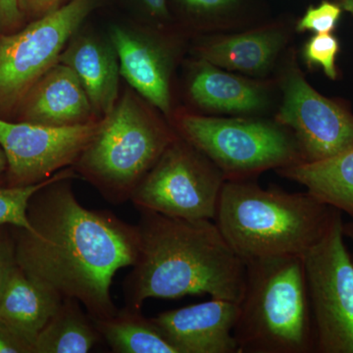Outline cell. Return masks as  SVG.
Wrapping results in <instances>:
<instances>
[{"instance_id":"cell-25","label":"cell","mask_w":353,"mask_h":353,"mask_svg":"<svg viewBox=\"0 0 353 353\" xmlns=\"http://www.w3.org/2000/svg\"><path fill=\"white\" fill-rule=\"evenodd\" d=\"M343 9L332 0H322L318 6H311L297 21L296 32L314 34L334 32L340 22Z\"/></svg>"},{"instance_id":"cell-31","label":"cell","mask_w":353,"mask_h":353,"mask_svg":"<svg viewBox=\"0 0 353 353\" xmlns=\"http://www.w3.org/2000/svg\"><path fill=\"white\" fill-rule=\"evenodd\" d=\"M343 234H345V238L352 241L353 248V220L350 219V222L347 223L343 222ZM352 257L353 260V250Z\"/></svg>"},{"instance_id":"cell-27","label":"cell","mask_w":353,"mask_h":353,"mask_svg":"<svg viewBox=\"0 0 353 353\" xmlns=\"http://www.w3.org/2000/svg\"><path fill=\"white\" fill-rule=\"evenodd\" d=\"M0 353H34V347L0 321Z\"/></svg>"},{"instance_id":"cell-1","label":"cell","mask_w":353,"mask_h":353,"mask_svg":"<svg viewBox=\"0 0 353 353\" xmlns=\"http://www.w3.org/2000/svg\"><path fill=\"white\" fill-rule=\"evenodd\" d=\"M73 168L58 172L28 203L30 229L12 226L17 265L61 299H76L94 320L117 312L111 285L138 256V227L110 211L83 206L72 188Z\"/></svg>"},{"instance_id":"cell-23","label":"cell","mask_w":353,"mask_h":353,"mask_svg":"<svg viewBox=\"0 0 353 353\" xmlns=\"http://www.w3.org/2000/svg\"><path fill=\"white\" fill-rule=\"evenodd\" d=\"M341 51L339 39L333 34H315L303 44L301 57L309 67H316L336 81L339 77L336 58Z\"/></svg>"},{"instance_id":"cell-9","label":"cell","mask_w":353,"mask_h":353,"mask_svg":"<svg viewBox=\"0 0 353 353\" xmlns=\"http://www.w3.org/2000/svg\"><path fill=\"white\" fill-rule=\"evenodd\" d=\"M95 2L71 0L22 31L0 37V109L21 103L34 83L58 63Z\"/></svg>"},{"instance_id":"cell-11","label":"cell","mask_w":353,"mask_h":353,"mask_svg":"<svg viewBox=\"0 0 353 353\" xmlns=\"http://www.w3.org/2000/svg\"><path fill=\"white\" fill-rule=\"evenodd\" d=\"M101 126V119L68 127L8 122L0 118V146L7 159V185H37L76 163Z\"/></svg>"},{"instance_id":"cell-7","label":"cell","mask_w":353,"mask_h":353,"mask_svg":"<svg viewBox=\"0 0 353 353\" xmlns=\"http://www.w3.org/2000/svg\"><path fill=\"white\" fill-rule=\"evenodd\" d=\"M223 172L176 134L132 192L138 210L187 220H213L226 182Z\"/></svg>"},{"instance_id":"cell-3","label":"cell","mask_w":353,"mask_h":353,"mask_svg":"<svg viewBox=\"0 0 353 353\" xmlns=\"http://www.w3.org/2000/svg\"><path fill=\"white\" fill-rule=\"evenodd\" d=\"M338 209L308 192L265 190L252 180L226 181L214 222L245 260L303 256L328 231Z\"/></svg>"},{"instance_id":"cell-19","label":"cell","mask_w":353,"mask_h":353,"mask_svg":"<svg viewBox=\"0 0 353 353\" xmlns=\"http://www.w3.org/2000/svg\"><path fill=\"white\" fill-rule=\"evenodd\" d=\"M306 192L353 220V145L322 161L297 163L277 170Z\"/></svg>"},{"instance_id":"cell-13","label":"cell","mask_w":353,"mask_h":353,"mask_svg":"<svg viewBox=\"0 0 353 353\" xmlns=\"http://www.w3.org/2000/svg\"><path fill=\"white\" fill-rule=\"evenodd\" d=\"M109 41L117 53L121 76L146 102L169 117L174 65L169 46L155 37L121 26L111 28Z\"/></svg>"},{"instance_id":"cell-33","label":"cell","mask_w":353,"mask_h":353,"mask_svg":"<svg viewBox=\"0 0 353 353\" xmlns=\"http://www.w3.org/2000/svg\"><path fill=\"white\" fill-rule=\"evenodd\" d=\"M6 171L7 159L6 153H4L3 150H2L1 146H0V175H1V174L6 173Z\"/></svg>"},{"instance_id":"cell-22","label":"cell","mask_w":353,"mask_h":353,"mask_svg":"<svg viewBox=\"0 0 353 353\" xmlns=\"http://www.w3.org/2000/svg\"><path fill=\"white\" fill-rule=\"evenodd\" d=\"M55 174V175H57ZM55 175L37 185L12 187L0 183V226L10 225L30 229L27 218L28 203L34 192L50 183Z\"/></svg>"},{"instance_id":"cell-26","label":"cell","mask_w":353,"mask_h":353,"mask_svg":"<svg viewBox=\"0 0 353 353\" xmlns=\"http://www.w3.org/2000/svg\"><path fill=\"white\" fill-rule=\"evenodd\" d=\"M17 266L12 226H0V296L11 272Z\"/></svg>"},{"instance_id":"cell-10","label":"cell","mask_w":353,"mask_h":353,"mask_svg":"<svg viewBox=\"0 0 353 353\" xmlns=\"http://www.w3.org/2000/svg\"><path fill=\"white\" fill-rule=\"evenodd\" d=\"M281 90L282 102L275 120L296 139L303 163L328 159L353 145L350 106L318 92L294 60L283 72Z\"/></svg>"},{"instance_id":"cell-17","label":"cell","mask_w":353,"mask_h":353,"mask_svg":"<svg viewBox=\"0 0 353 353\" xmlns=\"http://www.w3.org/2000/svg\"><path fill=\"white\" fill-rule=\"evenodd\" d=\"M58 62L67 65L79 77L95 116L101 119L111 113L118 101L121 74L117 53L110 41L94 34H74Z\"/></svg>"},{"instance_id":"cell-24","label":"cell","mask_w":353,"mask_h":353,"mask_svg":"<svg viewBox=\"0 0 353 353\" xmlns=\"http://www.w3.org/2000/svg\"><path fill=\"white\" fill-rule=\"evenodd\" d=\"M194 19L210 26L229 24L241 12L245 0H179Z\"/></svg>"},{"instance_id":"cell-5","label":"cell","mask_w":353,"mask_h":353,"mask_svg":"<svg viewBox=\"0 0 353 353\" xmlns=\"http://www.w3.org/2000/svg\"><path fill=\"white\" fill-rule=\"evenodd\" d=\"M176 137L141 99L127 92L101 118L99 132L72 168L106 201L125 203Z\"/></svg>"},{"instance_id":"cell-14","label":"cell","mask_w":353,"mask_h":353,"mask_svg":"<svg viewBox=\"0 0 353 353\" xmlns=\"http://www.w3.org/2000/svg\"><path fill=\"white\" fill-rule=\"evenodd\" d=\"M21 103L23 121L44 126H76L95 117L80 79L60 62L34 83Z\"/></svg>"},{"instance_id":"cell-12","label":"cell","mask_w":353,"mask_h":353,"mask_svg":"<svg viewBox=\"0 0 353 353\" xmlns=\"http://www.w3.org/2000/svg\"><path fill=\"white\" fill-rule=\"evenodd\" d=\"M240 305L211 299L152 318L179 353H240L234 336Z\"/></svg>"},{"instance_id":"cell-4","label":"cell","mask_w":353,"mask_h":353,"mask_svg":"<svg viewBox=\"0 0 353 353\" xmlns=\"http://www.w3.org/2000/svg\"><path fill=\"white\" fill-rule=\"evenodd\" d=\"M245 263V290L234 329L240 353L316 352L303 256Z\"/></svg>"},{"instance_id":"cell-6","label":"cell","mask_w":353,"mask_h":353,"mask_svg":"<svg viewBox=\"0 0 353 353\" xmlns=\"http://www.w3.org/2000/svg\"><path fill=\"white\" fill-rule=\"evenodd\" d=\"M176 132L208 157L227 181L252 180L270 169L303 163L296 139L276 120L181 114Z\"/></svg>"},{"instance_id":"cell-16","label":"cell","mask_w":353,"mask_h":353,"mask_svg":"<svg viewBox=\"0 0 353 353\" xmlns=\"http://www.w3.org/2000/svg\"><path fill=\"white\" fill-rule=\"evenodd\" d=\"M289 34L282 25H268L239 34L217 36L197 48V58L245 75L268 74L284 50Z\"/></svg>"},{"instance_id":"cell-15","label":"cell","mask_w":353,"mask_h":353,"mask_svg":"<svg viewBox=\"0 0 353 353\" xmlns=\"http://www.w3.org/2000/svg\"><path fill=\"white\" fill-rule=\"evenodd\" d=\"M190 101L208 112L256 116L270 104L267 83L250 80L197 58L188 78Z\"/></svg>"},{"instance_id":"cell-28","label":"cell","mask_w":353,"mask_h":353,"mask_svg":"<svg viewBox=\"0 0 353 353\" xmlns=\"http://www.w3.org/2000/svg\"><path fill=\"white\" fill-rule=\"evenodd\" d=\"M21 18L20 0H0V29L12 30L19 24Z\"/></svg>"},{"instance_id":"cell-18","label":"cell","mask_w":353,"mask_h":353,"mask_svg":"<svg viewBox=\"0 0 353 353\" xmlns=\"http://www.w3.org/2000/svg\"><path fill=\"white\" fill-rule=\"evenodd\" d=\"M62 301L63 299L32 280L17 265L0 296V321L34 347L39 334Z\"/></svg>"},{"instance_id":"cell-32","label":"cell","mask_w":353,"mask_h":353,"mask_svg":"<svg viewBox=\"0 0 353 353\" xmlns=\"http://www.w3.org/2000/svg\"><path fill=\"white\" fill-rule=\"evenodd\" d=\"M334 1L341 6L343 11L353 15V0H334Z\"/></svg>"},{"instance_id":"cell-8","label":"cell","mask_w":353,"mask_h":353,"mask_svg":"<svg viewBox=\"0 0 353 353\" xmlns=\"http://www.w3.org/2000/svg\"><path fill=\"white\" fill-rule=\"evenodd\" d=\"M341 212L303 255L317 353H353V260Z\"/></svg>"},{"instance_id":"cell-29","label":"cell","mask_w":353,"mask_h":353,"mask_svg":"<svg viewBox=\"0 0 353 353\" xmlns=\"http://www.w3.org/2000/svg\"><path fill=\"white\" fill-rule=\"evenodd\" d=\"M62 1L63 0H20V6L21 2H23L32 12L43 16L59 8Z\"/></svg>"},{"instance_id":"cell-20","label":"cell","mask_w":353,"mask_h":353,"mask_svg":"<svg viewBox=\"0 0 353 353\" xmlns=\"http://www.w3.org/2000/svg\"><path fill=\"white\" fill-rule=\"evenodd\" d=\"M82 304L65 299L34 341V353H87L102 340Z\"/></svg>"},{"instance_id":"cell-30","label":"cell","mask_w":353,"mask_h":353,"mask_svg":"<svg viewBox=\"0 0 353 353\" xmlns=\"http://www.w3.org/2000/svg\"><path fill=\"white\" fill-rule=\"evenodd\" d=\"M141 2L155 19H168L169 10L167 0H141Z\"/></svg>"},{"instance_id":"cell-21","label":"cell","mask_w":353,"mask_h":353,"mask_svg":"<svg viewBox=\"0 0 353 353\" xmlns=\"http://www.w3.org/2000/svg\"><path fill=\"white\" fill-rule=\"evenodd\" d=\"M102 340L116 353H179L152 319L125 307L112 317L94 320Z\"/></svg>"},{"instance_id":"cell-2","label":"cell","mask_w":353,"mask_h":353,"mask_svg":"<svg viewBox=\"0 0 353 353\" xmlns=\"http://www.w3.org/2000/svg\"><path fill=\"white\" fill-rule=\"evenodd\" d=\"M139 211V252L124 283L126 307L141 310L148 299L201 294L240 303L245 263L214 221Z\"/></svg>"}]
</instances>
